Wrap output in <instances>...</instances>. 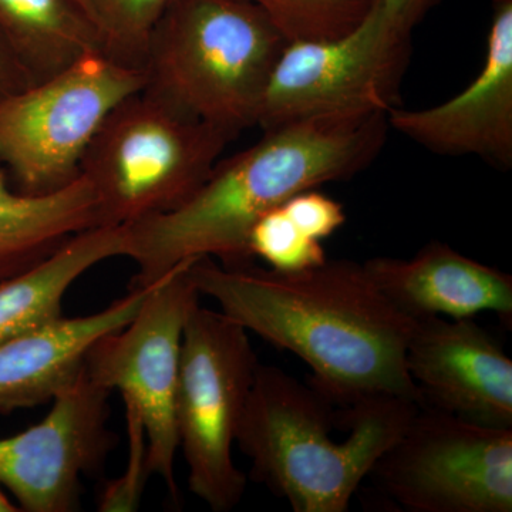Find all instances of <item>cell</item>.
Returning a JSON list of instances; mask_svg holds the SVG:
<instances>
[{"label":"cell","instance_id":"cell-22","mask_svg":"<svg viewBox=\"0 0 512 512\" xmlns=\"http://www.w3.org/2000/svg\"><path fill=\"white\" fill-rule=\"evenodd\" d=\"M127 417L130 454L126 473L104 490L100 511H134L140 503L144 485L151 476L147 464V439L143 426L134 417Z\"/></svg>","mask_w":512,"mask_h":512},{"label":"cell","instance_id":"cell-19","mask_svg":"<svg viewBox=\"0 0 512 512\" xmlns=\"http://www.w3.org/2000/svg\"><path fill=\"white\" fill-rule=\"evenodd\" d=\"M89 19L100 52L143 70L148 43L174 0H77Z\"/></svg>","mask_w":512,"mask_h":512},{"label":"cell","instance_id":"cell-14","mask_svg":"<svg viewBox=\"0 0 512 512\" xmlns=\"http://www.w3.org/2000/svg\"><path fill=\"white\" fill-rule=\"evenodd\" d=\"M363 265L389 301L413 319L493 312L511 323L512 276L443 242H430L410 259L377 256Z\"/></svg>","mask_w":512,"mask_h":512},{"label":"cell","instance_id":"cell-12","mask_svg":"<svg viewBox=\"0 0 512 512\" xmlns=\"http://www.w3.org/2000/svg\"><path fill=\"white\" fill-rule=\"evenodd\" d=\"M424 406L512 429V360L474 318H420L406 353Z\"/></svg>","mask_w":512,"mask_h":512},{"label":"cell","instance_id":"cell-21","mask_svg":"<svg viewBox=\"0 0 512 512\" xmlns=\"http://www.w3.org/2000/svg\"><path fill=\"white\" fill-rule=\"evenodd\" d=\"M248 247L252 258H261L269 268L279 272L305 271L328 259L322 242L303 234L282 205L255 222Z\"/></svg>","mask_w":512,"mask_h":512},{"label":"cell","instance_id":"cell-20","mask_svg":"<svg viewBox=\"0 0 512 512\" xmlns=\"http://www.w3.org/2000/svg\"><path fill=\"white\" fill-rule=\"evenodd\" d=\"M264 10L289 40H326L355 29L375 0H247Z\"/></svg>","mask_w":512,"mask_h":512},{"label":"cell","instance_id":"cell-1","mask_svg":"<svg viewBox=\"0 0 512 512\" xmlns=\"http://www.w3.org/2000/svg\"><path fill=\"white\" fill-rule=\"evenodd\" d=\"M188 276L200 295L249 333L312 370V386L336 406L393 396L424 406L407 370L416 319L400 311L365 265L326 259L299 272L197 258Z\"/></svg>","mask_w":512,"mask_h":512},{"label":"cell","instance_id":"cell-3","mask_svg":"<svg viewBox=\"0 0 512 512\" xmlns=\"http://www.w3.org/2000/svg\"><path fill=\"white\" fill-rule=\"evenodd\" d=\"M328 397L259 363L237 444L252 476L295 512H345L377 460L402 436L421 404L376 396L346 409L349 436L333 440Z\"/></svg>","mask_w":512,"mask_h":512},{"label":"cell","instance_id":"cell-25","mask_svg":"<svg viewBox=\"0 0 512 512\" xmlns=\"http://www.w3.org/2000/svg\"><path fill=\"white\" fill-rule=\"evenodd\" d=\"M30 82L28 73L25 72L18 59L10 52L9 47L0 37V100L18 93L28 87Z\"/></svg>","mask_w":512,"mask_h":512},{"label":"cell","instance_id":"cell-9","mask_svg":"<svg viewBox=\"0 0 512 512\" xmlns=\"http://www.w3.org/2000/svg\"><path fill=\"white\" fill-rule=\"evenodd\" d=\"M191 261L158 279L137 315L124 328L97 340L84 359L87 375L111 392L119 390L126 416L140 421L148 470L163 478L174 498L181 343L188 313L200 299L187 272Z\"/></svg>","mask_w":512,"mask_h":512},{"label":"cell","instance_id":"cell-23","mask_svg":"<svg viewBox=\"0 0 512 512\" xmlns=\"http://www.w3.org/2000/svg\"><path fill=\"white\" fill-rule=\"evenodd\" d=\"M282 208L303 234L320 242L335 234L346 222L342 204L316 188L293 195Z\"/></svg>","mask_w":512,"mask_h":512},{"label":"cell","instance_id":"cell-4","mask_svg":"<svg viewBox=\"0 0 512 512\" xmlns=\"http://www.w3.org/2000/svg\"><path fill=\"white\" fill-rule=\"evenodd\" d=\"M288 43L247 0H174L148 43L146 87L237 137L256 126Z\"/></svg>","mask_w":512,"mask_h":512},{"label":"cell","instance_id":"cell-17","mask_svg":"<svg viewBox=\"0 0 512 512\" xmlns=\"http://www.w3.org/2000/svg\"><path fill=\"white\" fill-rule=\"evenodd\" d=\"M99 200L80 173L49 194L10 187L0 171V281L25 271L84 229L99 227Z\"/></svg>","mask_w":512,"mask_h":512},{"label":"cell","instance_id":"cell-24","mask_svg":"<svg viewBox=\"0 0 512 512\" xmlns=\"http://www.w3.org/2000/svg\"><path fill=\"white\" fill-rule=\"evenodd\" d=\"M440 0H382L383 10L387 18L393 20L399 28L412 33L427 13Z\"/></svg>","mask_w":512,"mask_h":512},{"label":"cell","instance_id":"cell-18","mask_svg":"<svg viewBox=\"0 0 512 512\" xmlns=\"http://www.w3.org/2000/svg\"><path fill=\"white\" fill-rule=\"evenodd\" d=\"M0 37L32 83L100 50L77 0H0Z\"/></svg>","mask_w":512,"mask_h":512},{"label":"cell","instance_id":"cell-11","mask_svg":"<svg viewBox=\"0 0 512 512\" xmlns=\"http://www.w3.org/2000/svg\"><path fill=\"white\" fill-rule=\"evenodd\" d=\"M113 393L86 367L53 397L45 419L0 439V485L26 512H70L79 507L80 480L113 447L107 429Z\"/></svg>","mask_w":512,"mask_h":512},{"label":"cell","instance_id":"cell-6","mask_svg":"<svg viewBox=\"0 0 512 512\" xmlns=\"http://www.w3.org/2000/svg\"><path fill=\"white\" fill-rule=\"evenodd\" d=\"M258 366L247 329L200 302L192 306L181 343L175 423L190 490L215 512L234 510L247 490L232 450Z\"/></svg>","mask_w":512,"mask_h":512},{"label":"cell","instance_id":"cell-8","mask_svg":"<svg viewBox=\"0 0 512 512\" xmlns=\"http://www.w3.org/2000/svg\"><path fill=\"white\" fill-rule=\"evenodd\" d=\"M370 476L406 511L511 512L512 429L423 406Z\"/></svg>","mask_w":512,"mask_h":512},{"label":"cell","instance_id":"cell-15","mask_svg":"<svg viewBox=\"0 0 512 512\" xmlns=\"http://www.w3.org/2000/svg\"><path fill=\"white\" fill-rule=\"evenodd\" d=\"M161 279V278H160ZM157 281L131 286L103 311L63 318L0 343V413L52 402L57 392L83 369L87 352L103 336L116 332L140 311Z\"/></svg>","mask_w":512,"mask_h":512},{"label":"cell","instance_id":"cell-2","mask_svg":"<svg viewBox=\"0 0 512 512\" xmlns=\"http://www.w3.org/2000/svg\"><path fill=\"white\" fill-rule=\"evenodd\" d=\"M387 113L319 114L268 128L247 150L218 161L180 207L126 227L127 258L147 286L191 259L222 265L254 262L248 239L255 222L293 195L346 181L366 170L386 141Z\"/></svg>","mask_w":512,"mask_h":512},{"label":"cell","instance_id":"cell-13","mask_svg":"<svg viewBox=\"0 0 512 512\" xmlns=\"http://www.w3.org/2000/svg\"><path fill=\"white\" fill-rule=\"evenodd\" d=\"M389 127L443 156H476L494 167L512 164V0H494L487 53L463 92L423 110L393 107Z\"/></svg>","mask_w":512,"mask_h":512},{"label":"cell","instance_id":"cell-16","mask_svg":"<svg viewBox=\"0 0 512 512\" xmlns=\"http://www.w3.org/2000/svg\"><path fill=\"white\" fill-rule=\"evenodd\" d=\"M127 254V229L99 225L73 235L36 265L2 279L0 343L62 319L70 286L101 262Z\"/></svg>","mask_w":512,"mask_h":512},{"label":"cell","instance_id":"cell-26","mask_svg":"<svg viewBox=\"0 0 512 512\" xmlns=\"http://www.w3.org/2000/svg\"><path fill=\"white\" fill-rule=\"evenodd\" d=\"M20 511L12 501L9 500L8 495L3 493L2 485H0V512H16Z\"/></svg>","mask_w":512,"mask_h":512},{"label":"cell","instance_id":"cell-7","mask_svg":"<svg viewBox=\"0 0 512 512\" xmlns=\"http://www.w3.org/2000/svg\"><path fill=\"white\" fill-rule=\"evenodd\" d=\"M144 86V70L93 50L0 100V163L16 190L49 194L76 180L107 116Z\"/></svg>","mask_w":512,"mask_h":512},{"label":"cell","instance_id":"cell-10","mask_svg":"<svg viewBox=\"0 0 512 512\" xmlns=\"http://www.w3.org/2000/svg\"><path fill=\"white\" fill-rule=\"evenodd\" d=\"M410 35L387 18L382 0H375L346 35L289 42L266 86L256 127L268 130L345 111L389 113L409 62Z\"/></svg>","mask_w":512,"mask_h":512},{"label":"cell","instance_id":"cell-5","mask_svg":"<svg viewBox=\"0 0 512 512\" xmlns=\"http://www.w3.org/2000/svg\"><path fill=\"white\" fill-rule=\"evenodd\" d=\"M234 136L148 89L114 107L80 173L99 200L100 225L131 227L180 207Z\"/></svg>","mask_w":512,"mask_h":512}]
</instances>
